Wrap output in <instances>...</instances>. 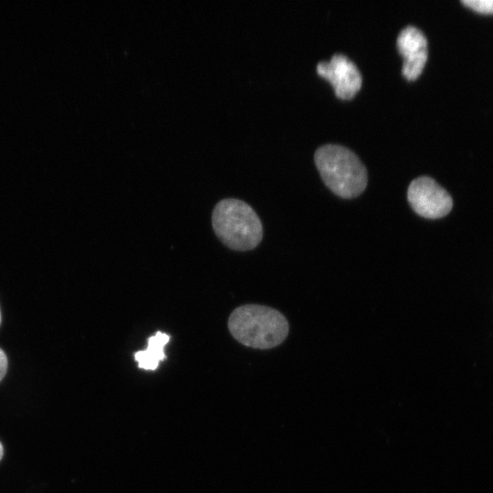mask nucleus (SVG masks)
<instances>
[{"label": "nucleus", "instance_id": "f257e3e1", "mask_svg": "<svg viewBox=\"0 0 493 493\" xmlns=\"http://www.w3.org/2000/svg\"><path fill=\"white\" fill-rule=\"evenodd\" d=\"M231 335L243 345L256 349H271L288 336V323L277 309L246 304L235 309L228 318Z\"/></svg>", "mask_w": 493, "mask_h": 493}, {"label": "nucleus", "instance_id": "6e6552de", "mask_svg": "<svg viewBox=\"0 0 493 493\" xmlns=\"http://www.w3.org/2000/svg\"><path fill=\"white\" fill-rule=\"evenodd\" d=\"M462 4L482 14H493V0H463Z\"/></svg>", "mask_w": 493, "mask_h": 493}, {"label": "nucleus", "instance_id": "f03ea898", "mask_svg": "<svg viewBox=\"0 0 493 493\" xmlns=\"http://www.w3.org/2000/svg\"><path fill=\"white\" fill-rule=\"evenodd\" d=\"M212 226L219 240L236 251L251 250L262 240L259 217L248 204L239 199L219 201L212 213Z\"/></svg>", "mask_w": 493, "mask_h": 493}, {"label": "nucleus", "instance_id": "423d86ee", "mask_svg": "<svg viewBox=\"0 0 493 493\" xmlns=\"http://www.w3.org/2000/svg\"><path fill=\"white\" fill-rule=\"evenodd\" d=\"M399 53L404 58L402 73L407 80L416 79L427 60V40L424 33L414 26L403 28L396 40Z\"/></svg>", "mask_w": 493, "mask_h": 493}, {"label": "nucleus", "instance_id": "7ed1b4c3", "mask_svg": "<svg viewBox=\"0 0 493 493\" xmlns=\"http://www.w3.org/2000/svg\"><path fill=\"white\" fill-rule=\"evenodd\" d=\"M316 166L325 184L342 198L361 194L367 185V171L358 156L348 148L326 144L317 149Z\"/></svg>", "mask_w": 493, "mask_h": 493}, {"label": "nucleus", "instance_id": "9d476101", "mask_svg": "<svg viewBox=\"0 0 493 493\" xmlns=\"http://www.w3.org/2000/svg\"><path fill=\"white\" fill-rule=\"evenodd\" d=\"M3 456H4V447H3L2 443L0 442V460L2 459Z\"/></svg>", "mask_w": 493, "mask_h": 493}, {"label": "nucleus", "instance_id": "1a4fd4ad", "mask_svg": "<svg viewBox=\"0 0 493 493\" xmlns=\"http://www.w3.org/2000/svg\"><path fill=\"white\" fill-rule=\"evenodd\" d=\"M8 368V359L5 351L0 347V382L5 376Z\"/></svg>", "mask_w": 493, "mask_h": 493}, {"label": "nucleus", "instance_id": "20e7f679", "mask_svg": "<svg viewBox=\"0 0 493 493\" xmlns=\"http://www.w3.org/2000/svg\"><path fill=\"white\" fill-rule=\"evenodd\" d=\"M407 199L417 215L428 219L446 215L453 206L452 198L446 190L428 176H420L411 182Z\"/></svg>", "mask_w": 493, "mask_h": 493}, {"label": "nucleus", "instance_id": "0eeeda50", "mask_svg": "<svg viewBox=\"0 0 493 493\" xmlns=\"http://www.w3.org/2000/svg\"><path fill=\"white\" fill-rule=\"evenodd\" d=\"M169 340L170 335L160 330L149 337L146 349L134 353V360L137 362L138 367L147 371L156 370L159 362L166 358L164 346Z\"/></svg>", "mask_w": 493, "mask_h": 493}, {"label": "nucleus", "instance_id": "9b49d317", "mask_svg": "<svg viewBox=\"0 0 493 493\" xmlns=\"http://www.w3.org/2000/svg\"><path fill=\"white\" fill-rule=\"evenodd\" d=\"M2 323V312H1V308H0V325Z\"/></svg>", "mask_w": 493, "mask_h": 493}, {"label": "nucleus", "instance_id": "39448f33", "mask_svg": "<svg viewBox=\"0 0 493 493\" xmlns=\"http://www.w3.org/2000/svg\"><path fill=\"white\" fill-rule=\"evenodd\" d=\"M317 72L330 82L336 96L342 100L353 98L362 87L357 66L343 54H334L330 61L318 63Z\"/></svg>", "mask_w": 493, "mask_h": 493}]
</instances>
